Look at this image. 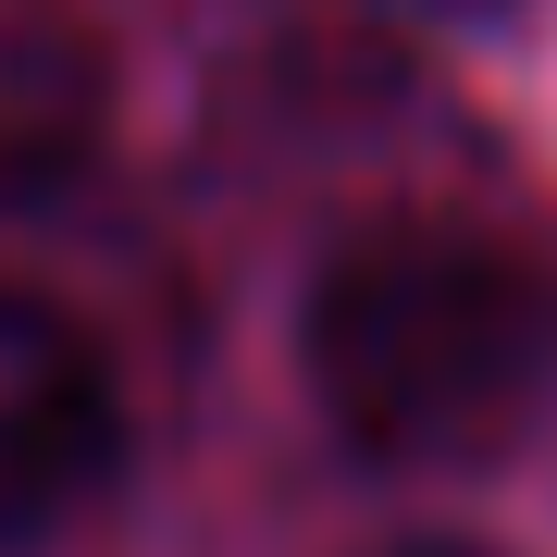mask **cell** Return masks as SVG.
I'll return each instance as SVG.
<instances>
[{"mask_svg":"<svg viewBox=\"0 0 557 557\" xmlns=\"http://www.w3.org/2000/svg\"><path fill=\"white\" fill-rule=\"evenodd\" d=\"M112 124V62L75 0H0V223L38 211L100 161Z\"/></svg>","mask_w":557,"mask_h":557,"instance_id":"3","label":"cell"},{"mask_svg":"<svg viewBox=\"0 0 557 557\" xmlns=\"http://www.w3.org/2000/svg\"><path fill=\"white\" fill-rule=\"evenodd\" d=\"M124 458V397L112 359L75 335L50 298L0 285V545L62 533Z\"/></svg>","mask_w":557,"mask_h":557,"instance_id":"2","label":"cell"},{"mask_svg":"<svg viewBox=\"0 0 557 557\" xmlns=\"http://www.w3.org/2000/svg\"><path fill=\"white\" fill-rule=\"evenodd\" d=\"M298 372L335 446L483 471L557 409V260L483 223H372L310 273Z\"/></svg>","mask_w":557,"mask_h":557,"instance_id":"1","label":"cell"},{"mask_svg":"<svg viewBox=\"0 0 557 557\" xmlns=\"http://www.w3.org/2000/svg\"><path fill=\"white\" fill-rule=\"evenodd\" d=\"M421 557H446V545H421Z\"/></svg>","mask_w":557,"mask_h":557,"instance_id":"4","label":"cell"}]
</instances>
